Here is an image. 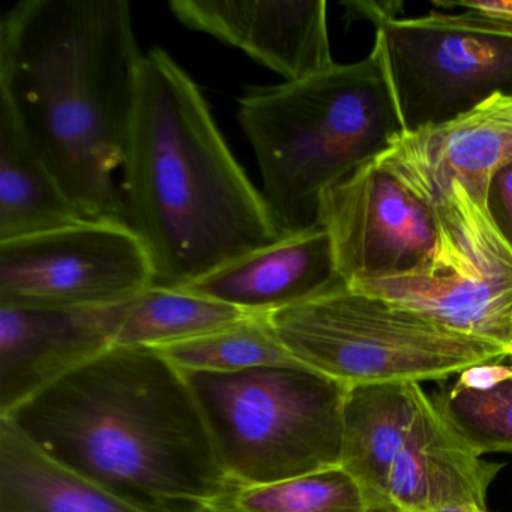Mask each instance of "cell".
<instances>
[{
	"label": "cell",
	"instance_id": "d4e9b609",
	"mask_svg": "<svg viewBox=\"0 0 512 512\" xmlns=\"http://www.w3.org/2000/svg\"><path fill=\"white\" fill-rule=\"evenodd\" d=\"M437 8H461V10H475L491 16L512 19V0H458V2H437Z\"/></svg>",
	"mask_w": 512,
	"mask_h": 512
},
{
	"label": "cell",
	"instance_id": "484cf974",
	"mask_svg": "<svg viewBox=\"0 0 512 512\" xmlns=\"http://www.w3.org/2000/svg\"><path fill=\"white\" fill-rule=\"evenodd\" d=\"M433 512H490L487 506L481 505H454L445 506V508L436 509Z\"/></svg>",
	"mask_w": 512,
	"mask_h": 512
},
{
	"label": "cell",
	"instance_id": "6da1fadb",
	"mask_svg": "<svg viewBox=\"0 0 512 512\" xmlns=\"http://www.w3.org/2000/svg\"><path fill=\"white\" fill-rule=\"evenodd\" d=\"M143 55L125 0H22L0 23V104L88 220L127 223Z\"/></svg>",
	"mask_w": 512,
	"mask_h": 512
},
{
	"label": "cell",
	"instance_id": "ac0fdd59",
	"mask_svg": "<svg viewBox=\"0 0 512 512\" xmlns=\"http://www.w3.org/2000/svg\"><path fill=\"white\" fill-rule=\"evenodd\" d=\"M32 148L10 110L0 104V242L85 223Z\"/></svg>",
	"mask_w": 512,
	"mask_h": 512
},
{
	"label": "cell",
	"instance_id": "8992f818",
	"mask_svg": "<svg viewBox=\"0 0 512 512\" xmlns=\"http://www.w3.org/2000/svg\"><path fill=\"white\" fill-rule=\"evenodd\" d=\"M266 319L299 364L347 386L436 382L508 358L499 347L359 292L341 277Z\"/></svg>",
	"mask_w": 512,
	"mask_h": 512
},
{
	"label": "cell",
	"instance_id": "d6986e66",
	"mask_svg": "<svg viewBox=\"0 0 512 512\" xmlns=\"http://www.w3.org/2000/svg\"><path fill=\"white\" fill-rule=\"evenodd\" d=\"M208 512H401L343 467L268 484H229Z\"/></svg>",
	"mask_w": 512,
	"mask_h": 512
},
{
	"label": "cell",
	"instance_id": "5bb4252c",
	"mask_svg": "<svg viewBox=\"0 0 512 512\" xmlns=\"http://www.w3.org/2000/svg\"><path fill=\"white\" fill-rule=\"evenodd\" d=\"M502 464L482 460L443 415L434 397L421 395L415 421L389 470V499L401 512L445 506H487V491Z\"/></svg>",
	"mask_w": 512,
	"mask_h": 512
},
{
	"label": "cell",
	"instance_id": "44dd1931",
	"mask_svg": "<svg viewBox=\"0 0 512 512\" xmlns=\"http://www.w3.org/2000/svg\"><path fill=\"white\" fill-rule=\"evenodd\" d=\"M155 350L179 370L194 373H241L272 365L299 364L266 316H251L211 334Z\"/></svg>",
	"mask_w": 512,
	"mask_h": 512
},
{
	"label": "cell",
	"instance_id": "ffe728a7",
	"mask_svg": "<svg viewBox=\"0 0 512 512\" xmlns=\"http://www.w3.org/2000/svg\"><path fill=\"white\" fill-rule=\"evenodd\" d=\"M254 314L184 287L152 286L128 305L115 346L158 347L194 340Z\"/></svg>",
	"mask_w": 512,
	"mask_h": 512
},
{
	"label": "cell",
	"instance_id": "7402d4cb",
	"mask_svg": "<svg viewBox=\"0 0 512 512\" xmlns=\"http://www.w3.org/2000/svg\"><path fill=\"white\" fill-rule=\"evenodd\" d=\"M434 400L476 454H512V379L490 389L455 382Z\"/></svg>",
	"mask_w": 512,
	"mask_h": 512
},
{
	"label": "cell",
	"instance_id": "ba28073f",
	"mask_svg": "<svg viewBox=\"0 0 512 512\" xmlns=\"http://www.w3.org/2000/svg\"><path fill=\"white\" fill-rule=\"evenodd\" d=\"M403 133L442 125L512 94V19L434 10L374 26Z\"/></svg>",
	"mask_w": 512,
	"mask_h": 512
},
{
	"label": "cell",
	"instance_id": "3957f363",
	"mask_svg": "<svg viewBox=\"0 0 512 512\" xmlns=\"http://www.w3.org/2000/svg\"><path fill=\"white\" fill-rule=\"evenodd\" d=\"M122 167L128 227L151 257L154 286H188L286 238L202 92L160 47L143 55Z\"/></svg>",
	"mask_w": 512,
	"mask_h": 512
},
{
	"label": "cell",
	"instance_id": "7c38bea8",
	"mask_svg": "<svg viewBox=\"0 0 512 512\" xmlns=\"http://www.w3.org/2000/svg\"><path fill=\"white\" fill-rule=\"evenodd\" d=\"M169 8L182 25L242 50L286 82L337 64L325 0H172Z\"/></svg>",
	"mask_w": 512,
	"mask_h": 512
},
{
	"label": "cell",
	"instance_id": "277c9868",
	"mask_svg": "<svg viewBox=\"0 0 512 512\" xmlns=\"http://www.w3.org/2000/svg\"><path fill=\"white\" fill-rule=\"evenodd\" d=\"M238 121L284 236L320 226L323 193L403 134L379 47L352 64L239 98Z\"/></svg>",
	"mask_w": 512,
	"mask_h": 512
},
{
	"label": "cell",
	"instance_id": "30bf717a",
	"mask_svg": "<svg viewBox=\"0 0 512 512\" xmlns=\"http://www.w3.org/2000/svg\"><path fill=\"white\" fill-rule=\"evenodd\" d=\"M319 224L347 284L409 271L436 242L430 206L374 160L323 193Z\"/></svg>",
	"mask_w": 512,
	"mask_h": 512
},
{
	"label": "cell",
	"instance_id": "5b68a950",
	"mask_svg": "<svg viewBox=\"0 0 512 512\" xmlns=\"http://www.w3.org/2000/svg\"><path fill=\"white\" fill-rule=\"evenodd\" d=\"M182 373L229 484H268L341 466L350 386L302 364Z\"/></svg>",
	"mask_w": 512,
	"mask_h": 512
},
{
	"label": "cell",
	"instance_id": "9a60e30c",
	"mask_svg": "<svg viewBox=\"0 0 512 512\" xmlns=\"http://www.w3.org/2000/svg\"><path fill=\"white\" fill-rule=\"evenodd\" d=\"M338 278L328 233L317 226L254 251L184 289L266 316L313 298Z\"/></svg>",
	"mask_w": 512,
	"mask_h": 512
},
{
	"label": "cell",
	"instance_id": "4fadbf2b",
	"mask_svg": "<svg viewBox=\"0 0 512 512\" xmlns=\"http://www.w3.org/2000/svg\"><path fill=\"white\" fill-rule=\"evenodd\" d=\"M427 203L449 182L488 188L512 164V94H496L442 125L403 133L374 158Z\"/></svg>",
	"mask_w": 512,
	"mask_h": 512
},
{
	"label": "cell",
	"instance_id": "cb8c5ba5",
	"mask_svg": "<svg viewBox=\"0 0 512 512\" xmlns=\"http://www.w3.org/2000/svg\"><path fill=\"white\" fill-rule=\"evenodd\" d=\"M509 379H512V365L488 362L458 374L457 383L464 388L490 389Z\"/></svg>",
	"mask_w": 512,
	"mask_h": 512
},
{
	"label": "cell",
	"instance_id": "52a82bcc",
	"mask_svg": "<svg viewBox=\"0 0 512 512\" xmlns=\"http://www.w3.org/2000/svg\"><path fill=\"white\" fill-rule=\"evenodd\" d=\"M433 250L409 271L349 284L512 358V244L494 221L488 188L452 181L434 194Z\"/></svg>",
	"mask_w": 512,
	"mask_h": 512
},
{
	"label": "cell",
	"instance_id": "8fae6325",
	"mask_svg": "<svg viewBox=\"0 0 512 512\" xmlns=\"http://www.w3.org/2000/svg\"><path fill=\"white\" fill-rule=\"evenodd\" d=\"M130 302L95 308L0 307V415L115 346Z\"/></svg>",
	"mask_w": 512,
	"mask_h": 512
},
{
	"label": "cell",
	"instance_id": "603a6c76",
	"mask_svg": "<svg viewBox=\"0 0 512 512\" xmlns=\"http://www.w3.org/2000/svg\"><path fill=\"white\" fill-rule=\"evenodd\" d=\"M488 206L497 226L512 244V164L503 167L491 178Z\"/></svg>",
	"mask_w": 512,
	"mask_h": 512
},
{
	"label": "cell",
	"instance_id": "e0dca14e",
	"mask_svg": "<svg viewBox=\"0 0 512 512\" xmlns=\"http://www.w3.org/2000/svg\"><path fill=\"white\" fill-rule=\"evenodd\" d=\"M421 383L350 386L343 415L341 467L359 482L388 496L389 470L418 412Z\"/></svg>",
	"mask_w": 512,
	"mask_h": 512
},
{
	"label": "cell",
	"instance_id": "7a4b0ae2",
	"mask_svg": "<svg viewBox=\"0 0 512 512\" xmlns=\"http://www.w3.org/2000/svg\"><path fill=\"white\" fill-rule=\"evenodd\" d=\"M0 416L145 512H208L229 485L184 373L151 347H110Z\"/></svg>",
	"mask_w": 512,
	"mask_h": 512
},
{
	"label": "cell",
	"instance_id": "9c48e42d",
	"mask_svg": "<svg viewBox=\"0 0 512 512\" xmlns=\"http://www.w3.org/2000/svg\"><path fill=\"white\" fill-rule=\"evenodd\" d=\"M154 281L145 245L124 224L85 221L0 242V307H110Z\"/></svg>",
	"mask_w": 512,
	"mask_h": 512
},
{
	"label": "cell",
	"instance_id": "2e32d148",
	"mask_svg": "<svg viewBox=\"0 0 512 512\" xmlns=\"http://www.w3.org/2000/svg\"><path fill=\"white\" fill-rule=\"evenodd\" d=\"M0 512H145L47 454L0 416Z\"/></svg>",
	"mask_w": 512,
	"mask_h": 512
}]
</instances>
